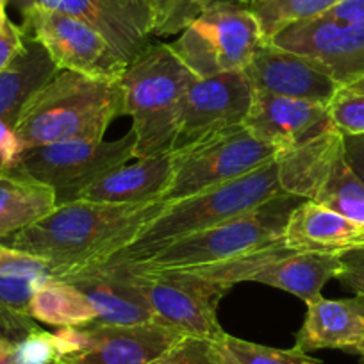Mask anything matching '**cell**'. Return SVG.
<instances>
[{
  "mask_svg": "<svg viewBox=\"0 0 364 364\" xmlns=\"http://www.w3.org/2000/svg\"><path fill=\"white\" fill-rule=\"evenodd\" d=\"M250 6L241 0H216L170 48L197 77L245 70L264 43Z\"/></svg>",
  "mask_w": 364,
  "mask_h": 364,
  "instance_id": "6",
  "label": "cell"
},
{
  "mask_svg": "<svg viewBox=\"0 0 364 364\" xmlns=\"http://www.w3.org/2000/svg\"><path fill=\"white\" fill-rule=\"evenodd\" d=\"M173 154V171L161 197L163 202L178 200L236 181L277 157V150L252 134L245 125L213 132L175 149Z\"/></svg>",
  "mask_w": 364,
  "mask_h": 364,
  "instance_id": "7",
  "label": "cell"
},
{
  "mask_svg": "<svg viewBox=\"0 0 364 364\" xmlns=\"http://www.w3.org/2000/svg\"><path fill=\"white\" fill-rule=\"evenodd\" d=\"M75 286L95 307L93 325H134L154 321L138 273L127 261L109 257L54 275Z\"/></svg>",
  "mask_w": 364,
  "mask_h": 364,
  "instance_id": "15",
  "label": "cell"
},
{
  "mask_svg": "<svg viewBox=\"0 0 364 364\" xmlns=\"http://www.w3.org/2000/svg\"><path fill=\"white\" fill-rule=\"evenodd\" d=\"M327 113L343 136H364V75L338 84Z\"/></svg>",
  "mask_w": 364,
  "mask_h": 364,
  "instance_id": "31",
  "label": "cell"
},
{
  "mask_svg": "<svg viewBox=\"0 0 364 364\" xmlns=\"http://www.w3.org/2000/svg\"><path fill=\"white\" fill-rule=\"evenodd\" d=\"M149 364H216V360L211 353L209 339L186 336Z\"/></svg>",
  "mask_w": 364,
  "mask_h": 364,
  "instance_id": "33",
  "label": "cell"
},
{
  "mask_svg": "<svg viewBox=\"0 0 364 364\" xmlns=\"http://www.w3.org/2000/svg\"><path fill=\"white\" fill-rule=\"evenodd\" d=\"M22 31L38 41L61 72L99 79H120L127 68L113 45L95 29L65 13L45 8L22 9Z\"/></svg>",
  "mask_w": 364,
  "mask_h": 364,
  "instance_id": "11",
  "label": "cell"
},
{
  "mask_svg": "<svg viewBox=\"0 0 364 364\" xmlns=\"http://www.w3.org/2000/svg\"><path fill=\"white\" fill-rule=\"evenodd\" d=\"M364 345V296L307 304L306 320L296 332L295 348L302 352L338 348L352 352Z\"/></svg>",
  "mask_w": 364,
  "mask_h": 364,
  "instance_id": "22",
  "label": "cell"
},
{
  "mask_svg": "<svg viewBox=\"0 0 364 364\" xmlns=\"http://www.w3.org/2000/svg\"><path fill=\"white\" fill-rule=\"evenodd\" d=\"M282 193L284 191L279 184L277 164L272 161L236 181L166 202L163 211L146 223L127 247L111 257L131 262L143 261L171 241L252 211Z\"/></svg>",
  "mask_w": 364,
  "mask_h": 364,
  "instance_id": "4",
  "label": "cell"
},
{
  "mask_svg": "<svg viewBox=\"0 0 364 364\" xmlns=\"http://www.w3.org/2000/svg\"><path fill=\"white\" fill-rule=\"evenodd\" d=\"M134 146L132 129L114 141L52 143L26 150L13 170L50 188L59 205L79 200L80 193L102 175L129 163Z\"/></svg>",
  "mask_w": 364,
  "mask_h": 364,
  "instance_id": "9",
  "label": "cell"
},
{
  "mask_svg": "<svg viewBox=\"0 0 364 364\" xmlns=\"http://www.w3.org/2000/svg\"><path fill=\"white\" fill-rule=\"evenodd\" d=\"M0 273H23V275H34V277L48 275L43 261L15 250L6 243H0Z\"/></svg>",
  "mask_w": 364,
  "mask_h": 364,
  "instance_id": "34",
  "label": "cell"
},
{
  "mask_svg": "<svg viewBox=\"0 0 364 364\" xmlns=\"http://www.w3.org/2000/svg\"><path fill=\"white\" fill-rule=\"evenodd\" d=\"M16 343H13L11 339L4 338V336H0V355H4V353H9L13 348H15Z\"/></svg>",
  "mask_w": 364,
  "mask_h": 364,
  "instance_id": "39",
  "label": "cell"
},
{
  "mask_svg": "<svg viewBox=\"0 0 364 364\" xmlns=\"http://www.w3.org/2000/svg\"><path fill=\"white\" fill-rule=\"evenodd\" d=\"M59 72L45 48L27 36L15 61L0 72V171L15 168L23 152L15 129L23 104Z\"/></svg>",
  "mask_w": 364,
  "mask_h": 364,
  "instance_id": "17",
  "label": "cell"
},
{
  "mask_svg": "<svg viewBox=\"0 0 364 364\" xmlns=\"http://www.w3.org/2000/svg\"><path fill=\"white\" fill-rule=\"evenodd\" d=\"M173 150L136 157L134 163H124L102 175L79 198L106 204H146L161 200L173 171Z\"/></svg>",
  "mask_w": 364,
  "mask_h": 364,
  "instance_id": "21",
  "label": "cell"
},
{
  "mask_svg": "<svg viewBox=\"0 0 364 364\" xmlns=\"http://www.w3.org/2000/svg\"><path fill=\"white\" fill-rule=\"evenodd\" d=\"M343 141L350 166L364 182V136H343Z\"/></svg>",
  "mask_w": 364,
  "mask_h": 364,
  "instance_id": "37",
  "label": "cell"
},
{
  "mask_svg": "<svg viewBox=\"0 0 364 364\" xmlns=\"http://www.w3.org/2000/svg\"><path fill=\"white\" fill-rule=\"evenodd\" d=\"M325 18L345 20V22H364V0H343Z\"/></svg>",
  "mask_w": 364,
  "mask_h": 364,
  "instance_id": "38",
  "label": "cell"
},
{
  "mask_svg": "<svg viewBox=\"0 0 364 364\" xmlns=\"http://www.w3.org/2000/svg\"><path fill=\"white\" fill-rule=\"evenodd\" d=\"M341 273L338 281L355 295L364 296V248L350 250L341 255Z\"/></svg>",
  "mask_w": 364,
  "mask_h": 364,
  "instance_id": "35",
  "label": "cell"
},
{
  "mask_svg": "<svg viewBox=\"0 0 364 364\" xmlns=\"http://www.w3.org/2000/svg\"><path fill=\"white\" fill-rule=\"evenodd\" d=\"M23 43H26V34L22 27L8 20L4 29L0 31V72H4L15 61L23 48Z\"/></svg>",
  "mask_w": 364,
  "mask_h": 364,
  "instance_id": "36",
  "label": "cell"
},
{
  "mask_svg": "<svg viewBox=\"0 0 364 364\" xmlns=\"http://www.w3.org/2000/svg\"><path fill=\"white\" fill-rule=\"evenodd\" d=\"M350 353H355V355H359V359H360V363L364 364V345H360V346H357V348H353L352 352Z\"/></svg>",
  "mask_w": 364,
  "mask_h": 364,
  "instance_id": "42",
  "label": "cell"
},
{
  "mask_svg": "<svg viewBox=\"0 0 364 364\" xmlns=\"http://www.w3.org/2000/svg\"><path fill=\"white\" fill-rule=\"evenodd\" d=\"M40 279L23 273H0V336L13 343L40 328L29 313L34 286Z\"/></svg>",
  "mask_w": 364,
  "mask_h": 364,
  "instance_id": "27",
  "label": "cell"
},
{
  "mask_svg": "<svg viewBox=\"0 0 364 364\" xmlns=\"http://www.w3.org/2000/svg\"><path fill=\"white\" fill-rule=\"evenodd\" d=\"M216 364H323V360L299 348H273L223 332L211 341Z\"/></svg>",
  "mask_w": 364,
  "mask_h": 364,
  "instance_id": "28",
  "label": "cell"
},
{
  "mask_svg": "<svg viewBox=\"0 0 364 364\" xmlns=\"http://www.w3.org/2000/svg\"><path fill=\"white\" fill-rule=\"evenodd\" d=\"M343 0H250L252 13L266 41L293 23L321 18Z\"/></svg>",
  "mask_w": 364,
  "mask_h": 364,
  "instance_id": "29",
  "label": "cell"
},
{
  "mask_svg": "<svg viewBox=\"0 0 364 364\" xmlns=\"http://www.w3.org/2000/svg\"><path fill=\"white\" fill-rule=\"evenodd\" d=\"M269 43L304 55L338 84L364 75V22L321 16L286 27Z\"/></svg>",
  "mask_w": 364,
  "mask_h": 364,
  "instance_id": "14",
  "label": "cell"
},
{
  "mask_svg": "<svg viewBox=\"0 0 364 364\" xmlns=\"http://www.w3.org/2000/svg\"><path fill=\"white\" fill-rule=\"evenodd\" d=\"M58 364H63V363H58Z\"/></svg>",
  "mask_w": 364,
  "mask_h": 364,
  "instance_id": "44",
  "label": "cell"
},
{
  "mask_svg": "<svg viewBox=\"0 0 364 364\" xmlns=\"http://www.w3.org/2000/svg\"><path fill=\"white\" fill-rule=\"evenodd\" d=\"M311 200L364 227V182L350 166L345 146L334 157Z\"/></svg>",
  "mask_w": 364,
  "mask_h": 364,
  "instance_id": "26",
  "label": "cell"
},
{
  "mask_svg": "<svg viewBox=\"0 0 364 364\" xmlns=\"http://www.w3.org/2000/svg\"><path fill=\"white\" fill-rule=\"evenodd\" d=\"M29 313L38 323L58 328L87 327L97 320L93 304L80 289L54 275H45L36 282Z\"/></svg>",
  "mask_w": 364,
  "mask_h": 364,
  "instance_id": "25",
  "label": "cell"
},
{
  "mask_svg": "<svg viewBox=\"0 0 364 364\" xmlns=\"http://www.w3.org/2000/svg\"><path fill=\"white\" fill-rule=\"evenodd\" d=\"M6 4H8V0H0V31L4 29L9 20L8 15H6Z\"/></svg>",
  "mask_w": 364,
  "mask_h": 364,
  "instance_id": "40",
  "label": "cell"
},
{
  "mask_svg": "<svg viewBox=\"0 0 364 364\" xmlns=\"http://www.w3.org/2000/svg\"><path fill=\"white\" fill-rule=\"evenodd\" d=\"M300 202L302 198L282 193L252 211L171 241L143 261L127 262L143 272H159L202 268L254 254L282 240L286 222Z\"/></svg>",
  "mask_w": 364,
  "mask_h": 364,
  "instance_id": "5",
  "label": "cell"
},
{
  "mask_svg": "<svg viewBox=\"0 0 364 364\" xmlns=\"http://www.w3.org/2000/svg\"><path fill=\"white\" fill-rule=\"evenodd\" d=\"M216 0H146L150 11V34L173 36L188 29Z\"/></svg>",
  "mask_w": 364,
  "mask_h": 364,
  "instance_id": "30",
  "label": "cell"
},
{
  "mask_svg": "<svg viewBox=\"0 0 364 364\" xmlns=\"http://www.w3.org/2000/svg\"><path fill=\"white\" fill-rule=\"evenodd\" d=\"M58 205L48 186L16 170L0 171V240H8Z\"/></svg>",
  "mask_w": 364,
  "mask_h": 364,
  "instance_id": "24",
  "label": "cell"
},
{
  "mask_svg": "<svg viewBox=\"0 0 364 364\" xmlns=\"http://www.w3.org/2000/svg\"><path fill=\"white\" fill-rule=\"evenodd\" d=\"M252 90L327 107L338 82L304 55L264 41L245 66Z\"/></svg>",
  "mask_w": 364,
  "mask_h": 364,
  "instance_id": "18",
  "label": "cell"
},
{
  "mask_svg": "<svg viewBox=\"0 0 364 364\" xmlns=\"http://www.w3.org/2000/svg\"><path fill=\"white\" fill-rule=\"evenodd\" d=\"M243 125L252 134L281 152L325 131L332 122L327 107L320 104L254 90Z\"/></svg>",
  "mask_w": 364,
  "mask_h": 364,
  "instance_id": "19",
  "label": "cell"
},
{
  "mask_svg": "<svg viewBox=\"0 0 364 364\" xmlns=\"http://www.w3.org/2000/svg\"><path fill=\"white\" fill-rule=\"evenodd\" d=\"M54 334L63 364H149L186 338L157 321L87 325Z\"/></svg>",
  "mask_w": 364,
  "mask_h": 364,
  "instance_id": "12",
  "label": "cell"
},
{
  "mask_svg": "<svg viewBox=\"0 0 364 364\" xmlns=\"http://www.w3.org/2000/svg\"><path fill=\"white\" fill-rule=\"evenodd\" d=\"M134 272L138 273L154 321L166 325L188 338L209 341L225 332L216 314L220 300L225 293L204 275L195 269L143 272L134 268Z\"/></svg>",
  "mask_w": 364,
  "mask_h": 364,
  "instance_id": "10",
  "label": "cell"
},
{
  "mask_svg": "<svg viewBox=\"0 0 364 364\" xmlns=\"http://www.w3.org/2000/svg\"><path fill=\"white\" fill-rule=\"evenodd\" d=\"M341 266V255L293 252L281 240L243 257L188 269L204 275L223 293H229L240 282H259L291 293L307 306L320 299L328 281L338 279Z\"/></svg>",
  "mask_w": 364,
  "mask_h": 364,
  "instance_id": "8",
  "label": "cell"
},
{
  "mask_svg": "<svg viewBox=\"0 0 364 364\" xmlns=\"http://www.w3.org/2000/svg\"><path fill=\"white\" fill-rule=\"evenodd\" d=\"M120 114H124L120 79L59 72L23 104L15 129L26 152L52 143L100 141Z\"/></svg>",
  "mask_w": 364,
  "mask_h": 364,
  "instance_id": "2",
  "label": "cell"
},
{
  "mask_svg": "<svg viewBox=\"0 0 364 364\" xmlns=\"http://www.w3.org/2000/svg\"><path fill=\"white\" fill-rule=\"evenodd\" d=\"M282 245L293 252L343 255L364 248V227L313 200H302L289 215Z\"/></svg>",
  "mask_w": 364,
  "mask_h": 364,
  "instance_id": "20",
  "label": "cell"
},
{
  "mask_svg": "<svg viewBox=\"0 0 364 364\" xmlns=\"http://www.w3.org/2000/svg\"><path fill=\"white\" fill-rule=\"evenodd\" d=\"M15 348L11 350L9 353H4V355H0V364H15Z\"/></svg>",
  "mask_w": 364,
  "mask_h": 364,
  "instance_id": "41",
  "label": "cell"
},
{
  "mask_svg": "<svg viewBox=\"0 0 364 364\" xmlns=\"http://www.w3.org/2000/svg\"><path fill=\"white\" fill-rule=\"evenodd\" d=\"M22 11L45 8L80 20L102 34L114 50L132 61L150 43V11L146 0H11Z\"/></svg>",
  "mask_w": 364,
  "mask_h": 364,
  "instance_id": "16",
  "label": "cell"
},
{
  "mask_svg": "<svg viewBox=\"0 0 364 364\" xmlns=\"http://www.w3.org/2000/svg\"><path fill=\"white\" fill-rule=\"evenodd\" d=\"M241 2H245V4H248V2H250V0H241Z\"/></svg>",
  "mask_w": 364,
  "mask_h": 364,
  "instance_id": "43",
  "label": "cell"
},
{
  "mask_svg": "<svg viewBox=\"0 0 364 364\" xmlns=\"http://www.w3.org/2000/svg\"><path fill=\"white\" fill-rule=\"evenodd\" d=\"M252 95L254 90L243 70L197 77L182 97L175 149L222 129L243 125Z\"/></svg>",
  "mask_w": 364,
  "mask_h": 364,
  "instance_id": "13",
  "label": "cell"
},
{
  "mask_svg": "<svg viewBox=\"0 0 364 364\" xmlns=\"http://www.w3.org/2000/svg\"><path fill=\"white\" fill-rule=\"evenodd\" d=\"M197 79L168 43L150 41L120 77L124 114L132 118L134 157L157 156L175 149L178 109L188 86Z\"/></svg>",
  "mask_w": 364,
  "mask_h": 364,
  "instance_id": "3",
  "label": "cell"
},
{
  "mask_svg": "<svg viewBox=\"0 0 364 364\" xmlns=\"http://www.w3.org/2000/svg\"><path fill=\"white\" fill-rule=\"evenodd\" d=\"M164 205L163 200L106 204L79 198L55 205L47 216L4 243L43 261L48 275H63L120 252Z\"/></svg>",
  "mask_w": 364,
  "mask_h": 364,
  "instance_id": "1",
  "label": "cell"
},
{
  "mask_svg": "<svg viewBox=\"0 0 364 364\" xmlns=\"http://www.w3.org/2000/svg\"><path fill=\"white\" fill-rule=\"evenodd\" d=\"M343 146V134L331 125L306 141L277 152L275 164L282 191L302 200H311Z\"/></svg>",
  "mask_w": 364,
  "mask_h": 364,
  "instance_id": "23",
  "label": "cell"
},
{
  "mask_svg": "<svg viewBox=\"0 0 364 364\" xmlns=\"http://www.w3.org/2000/svg\"><path fill=\"white\" fill-rule=\"evenodd\" d=\"M15 364H58L61 360L54 332L34 331L15 345Z\"/></svg>",
  "mask_w": 364,
  "mask_h": 364,
  "instance_id": "32",
  "label": "cell"
}]
</instances>
